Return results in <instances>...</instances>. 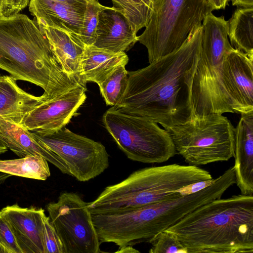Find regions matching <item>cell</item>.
I'll return each mask as SVG.
<instances>
[{
	"mask_svg": "<svg viewBox=\"0 0 253 253\" xmlns=\"http://www.w3.org/2000/svg\"><path fill=\"white\" fill-rule=\"evenodd\" d=\"M29 0H1L0 14L9 15L18 13L29 4Z\"/></svg>",
	"mask_w": 253,
	"mask_h": 253,
	"instance_id": "28",
	"label": "cell"
},
{
	"mask_svg": "<svg viewBox=\"0 0 253 253\" xmlns=\"http://www.w3.org/2000/svg\"><path fill=\"white\" fill-rule=\"evenodd\" d=\"M46 100L42 94L36 96L25 91L10 76L0 74V118L20 125L26 115Z\"/></svg>",
	"mask_w": 253,
	"mask_h": 253,
	"instance_id": "19",
	"label": "cell"
},
{
	"mask_svg": "<svg viewBox=\"0 0 253 253\" xmlns=\"http://www.w3.org/2000/svg\"><path fill=\"white\" fill-rule=\"evenodd\" d=\"M43 239L44 253H64L61 241L46 215L43 222Z\"/></svg>",
	"mask_w": 253,
	"mask_h": 253,
	"instance_id": "26",
	"label": "cell"
},
{
	"mask_svg": "<svg viewBox=\"0 0 253 253\" xmlns=\"http://www.w3.org/2000/svg\"><path fill=\"white\" fill-rule=\"evenodd\" d=\"M7 150V148L0 139V155L5 153Z\"/></svg>",
	"mask_w": 253,
	"mask_h": 253,
	"instance_id": "35",
	"label": "cell"
},
{
	"mask_svg": "<svg viewBox=\"0 0 253 253\" xmlns=\"http://www.w3.org/2000/svg\"><path fill=\"white\" fill-rule=\"evenodd\" d=\"M41 27L64 71L86 85L82 79L81 65L87 45L79 35L74 33L58 28Z\"/></svg>",
	"mask_w": 253,
	"mask_h": 253,
	"instance_id": "18",
	"label": "cell"
},
{
	"mask_svg": "<svg viewBox=\"0 0 253 253\" xmlns=\"http://www.w3.org/2000/svg\"><path fill=\"white\" fill-rule=\"evenodd\" d=\"M165 129L176 153L189 165L198 167L234 157L235 127L222 114L193 116L182 124Z\"/></svg>",
	"mask_w": 253,
	"mask_h": 253,
	"instance_id": "7",
	"label": "cell"
},
{
	"mask_svg": "<svg viewBox=\"0 0 253 253\" xmlns=\"http://www.w3.org/2000/svg\"><path fill=\"white\" fill-rule=\"evenodd\" d=\"M48 161L41 156L0 160V172L11 175L45 180L50 175Z\"/></svg>",
	"mask_w": 253,
	"mask_h": 253,
	"instance_id": "22",
	"label": "cell"
},
{
	"mask_svg": "<svg viewBox=\"0 0 253 253\" xmlns=\"http://www.w3.org/2000/svg\"><path fill=\"white\" fill-rule=\"evenodd\" d=\"M86 90V86L80 84L43 100L26 115L21 126L38 135L66 126L84 102Z\"/></svg>",
	"mask_w": 253,
	"mask_h": 253,
	"instance_id": "12",
	"label": "cell"
},
{
	"mask_svg": "<svg viewBox=\"0 0 253 253\" xmlns=\"http://www.w3.org/2000/svg\"><path fill=\"white\" fill-rule=\"evenodd\" d=\"M126 65L118 66L98 86L107 105L116 106L122 98L128 83Z\"/></svg>",
	"mask_w": 253,
	"mask_h": 253,
	"instance_id": "23",
	"label": "cell"
},
{
	"mask_svg": "<svg viewBox=\"0 0 253 253\" xmlns=\"http://www.w3.org/2000/svg\"><path fill=\"white\" fill-rule=\"evenodd\" d=\"M199 167L176 164L141 169L120 182L108 186L93 201L90 209L97 211L137 208L179 198L174 192L187 185L211 179Z\"/></svg>",
	"mask_w": 253,
	"mask_h": 253,
	"instance_id": "4",
	"label": "cell"
},
{
	"mask_svg": "<svg viewBox=\"0 0 253 253\" xmlns=\"http://www.w3.org/2000/svg\"><path fill=\"white\" fill-rule=\"evenodd\" d=\"M0 68L42 88L46 99L86 86L64 71L37 22L18 13L0 15Z\"/></svg>",
	"mask_w": 253,
	"mask_h": 253,
	"instance_id": "2",
	"label": "cell"
},
{
	"mask_svg": "<svg viewBox=\"0 0 253 253\" xmlns=\"http://www.w3.org/2000/svg\"><path fill=\"white\" fill-rule=\"evenodd\" d=\"M111 8L112 7L102 5L98 0H87L83 27L80 35L82 40L86 45H93L95 42L100 12Z\"/></svg>",
	"mask_w": 253,
	"mask_h": 253,
	"instance_id": "24",
	"label": "cell"
},
{
	"mask_svg": "<svg viewBox=\"0 0 253 253\" xmlns=\"http://www.w3.org/2000/svg\"><path fill=\"white\" fill-rule=\"evenodd\" d=\"M116 253H139V251L133 248V246L127 245L119 247V250Z\"/></svg>",
	"mask_w": 253,
	"mask_h": 253,
	"instance_id": "32",
	"label": "cell"
},
{
	"mask_svg": "<svg viewBox=\"0 0 253 253\" xmlns=\"http://www.w3.org/2000/svg\"><path fill=\"white\" fill-rule=\"evenodd\" d=\"M165 230L187 253H253V195L212 200Z\"/></svg>",
	"mask_w": 253,
	"mask_h": 253,
	"instance_id": "3",
	"label": "cell"
},
{
	"mask_svg": "<svg viewBox=\"0 0 253 253\" xmlns=\"http://www.w3.org/2000/svg\"><path fill=\"white\" fill-rule=\"evenodd\" d=\"M8 222L22 253H44L42 208H22L17 204L0 211Z\"/></svg>",
	"mask_w": 253,
	"mask_h": 253,
	"instance_id": "13",
	"label": "cell"
},
{
	"mask_svg": "<svg viewBox=\"0 0 253 253\" xmlns=\"http://www.w3.org/2000/svg\"><path fill=\"white\" fill-rule=\"evenodd\" d=\"M55 1L63 2L65 3L73 4V5H78V4H86L87 2V0H51Z\"/></svg>",
	"mask_w": 253,
	"mask_h": 253,
	"instance_id": "33",
	"label": "cell"
},
{
	"mask_svg": "<svg viewBox=\"0 0 253 253\" xmlns=\"http://www.w3.org/2000/svg\"><path fill=\"white\" fill-rule=\"evenodd\" d=\"M11 175L9 174L0 172V184L3 183Z\"/></svg>",
	"mask_w": 253,
	"mask_h": 253,
	"instance_id": "34",
	"label": "cell"
},
{
	"mask_svg": "<svg viewBox=\"0 0 253 253\" xmlns=\"http://www.w3.org/2000/svg\"><path fill=\"white\" fill-rule=\"evenodd\" d=\"M32 132L60 158L69 175L79 181L93 179L109 167V154L105 146L65 126L43 135Z\"/></svg>",
	"mask_w": 253,
	"mask_h": 253,
	"instance_id": "10",
	"label": "cell"
},
{
	"mask_svg": "<svg viewBox=\"0 0 253 253\" xmlns=\"http://www.w3.org/2000/svg\"><path fill=\"white\" fill-rule=\"evenodd\" d=\"M128 57L124 52H114L94 45H86L81 61L83 81L99 84L118 66L126 65Z\"/></svg>",
	"mask_w": 253,
	"mask_h": 253,
	"instance_id": "20",
	"label": "cell"
},
{
	"mask_svg": "<svg viewBox=\"0 0 253 253\" xmlns=\"http://www.w3.org/2000/svg\"><path fill=\"white\" fill-rule=\"evenodd\" d=\"M232 46L253 57V7L237 9L228 21Z\"/></svg>",
	"mask_w": 253,
	"mask_h": 253,
	"instance_id": "21",
	"label": "cell"
},
{
	"mask_svg": "<svg viewBox=\"0 0 253 253\" xmlns=\"http://www.w3.org/2000/svg\"><path fill=\"white\" fill-rule=\"evenodd\" d=\"M220 84L232 113L253 112V57L233 48L225 56Z\"/></svg>",
	"mask_w": 253,
	"mask_h": 253,
	"instance_id": "11",
	"label": "cell"
},
{
	"mask_svg": "<svg viewBox=\"0 0 253 253\" xmlns=\"http://www.w3.org/2000/svg\"><path fill=\"white\" fill-rule=\"evenodd\" d=\"M202 25L180 47L128 72L127 87L116 109L146 118L164 128L182 124L193 116L192 85L201 50Z\"/></svg>",
	"mask_w": 253,
	"mask_h": 253,
	"instance_id": "1",
	"label": "cell"
},
{
	"mask_svg": "<svg viewBox=\"0 0 253 253\" xmlns=\"http://www.w3.org/2000/svg\"><path fill=\"white\" fill-rule=\"evenodd\" d=\"M1 0H0V14Z\"/></svg>",
	"mask_w": 253,
	"mask_h": 253,
	"instance_id": "36",
	"label": "cell"
},
{
	"mask_svg": "<svg viewBox=\"0 0 253 253\" xmlns=\"http://www.w3.org/2000/svg\"><path fill=\"white\" fill-rule=\"evenodd\" d=\"M137 42L138 36L120 12L112 6L100 12L93 45L114 52H125Z\"/></svg>",
	"mask_w": 253,
	"mask_h": 253,
	"instance_id": "15",
	"label": "cell"
},
{
	"mask_svg": "<svg viewBox=\"0 0 253 253\" xmlns=\"http://www.w3.org/2000/svg\"><path fill=\"white\" fill-rule=\"evenodd\" d=\"M235 128L236 183L241 194L253 195V112L241 114Z\"/></svg>",
	"mask_w": 253,
	"mask_h": 253,
	"instance_id": "16",
	"label": "cell"
},
{
	"mask_svg": "<svg viewBox=\"0 0 253 253\" xmlns=\"http://www.w3.org/2000/svg\"><path fill=\"white\" fill-rule=\"evenodd\" d=\"M102 120L119 148L131 160L161 163L176 154L169 132L151 120L112 107L105 112Z\"/></svg>",
	"mask_w": 253,
	"mask_h": 253,
	"instance_id": "8",
	"label": "cell"
},
{
	"mask_svg": "<svg viewBox=\"0 0 253 253\" xmlns=\"http://www.w3.org/2000/svg\"><path fill=\"white\" fill-rule=\"evenodd\" d=\"M0 253H22L8 222L0 211Z\"/></svg>",
	"mask_w": 253,
	"mask_h": 253,
	"instance_id": "27",
	"label": "cell"
},
{
	"mask_svg": "<svg viewBox=\"0 0 253 253\" xmlns=\"http://www.w3.org/2000/svg\"><path fill=\"white\" fill-rule=\"evenodd\" d=\"M88 205L77 193L68 192L61 193L57 202L46 205L64 253L101 252Z\"/></svg>",
	"mask_w": 253,
	"mask_h": 253,
	"instance_id": "9",
	"label": "cell"
},
{
	"mask_svg": "<svg viewBox=\"0 0 253 253\" xmlns=\"http://www.w3.org/2000/svg\"><path fill=\"white\" fill-rule=\"evenodd\" d=\"M201 50L192 85L193 116L232 113L220 84L222 64L234 48L228 36V21L212 12L202 24Z\"/></svg>",
	"mask_w": 253,
	"mask_h": 253,
	"instance_id": "5",
	"label": "cell"
},
{
	"mask_svg": "<svg viewBox=\"0 0 253 253\" xmlns=\"http://www.w3.org/2000/svg\"><path fill=\"white\" fill-rule=\"evenodd\" d=\"M214 10L224 9L230 0H208Z\"/></svg>",
	"mask_w": 253,
	"mask_h": 253,
	"instance_id": "30",
	"label": "cell"
},
{
	"mask_svg": "<svg viewBox=\"0 0 253 253\" xmlns=\"http://www.w3.org/2000/svg\"><path fill=\"white\" fill-rule=\"evenodd\" d=\"M213 10L208 0H154L149 21L138 36L149 63L180 47Z\"/></svg>",
	"mask_w": 253,
	"mask_h": 253,
	"instance_id": "6",
	"label": "cell"
},
{
	"mask_svg": "<svg viewBox=\"0 0 253 253\" xmlns=\"http://www.w3.org/2000/svg\"><path fill=\"white\" fill-rule=\"evenodd\" d=\"M150 253H187L186 249L171 233L164 230L149 242Z\"/></svg>",
	"mask_w": 253,
	"mask_h": 253,
	"instance_id": "25",
	"label": "cell"
},
{
	"mask_svg": "<svg viewBox=\"0 0 253 253\" xmlns=\"http://www.w3.org/2000/svg\"><path fill=\"white\" fill-rule=\"evenodd\" d=\"M232 4L242 7H253V0H230Z\"/></svg>",
	"mask_w": 253,
	"mask_h": 253,
	"instance_id": "31",
	"label": "cell"
},
{
	"mask_svg": "<svg viewBox=\"0 0 253 253\" xmlns=\"http://www.w3.org/2000/svg\"><path fill=\"white\" fill-rule=\"evenodd\" d=\"M0 139L7 148L20 158L27 156H41L58 168L63 174L69 175L60 158L40 140L31 131L0 118Z\"/></svg>",
	"mask_w": 253,
	"mask_h": 253,
	"instance_id": "17",
	"label": "cell"
},
{
	"mask_svg": "<svg viewBox=\"0 0 253 253\" xmlns=\"http://www.w3.org/2000/svg\"><path fill=\"white\" fill-rule=\"evenodd\" d=\"M86 5H73L51 0H29V9L40 26L60 29L80 36Z\"/></svg>",
	"mask_w": 253,
	"mask_h": 253,
	"instance_id": "14",
	"label": "cell"
},
{
	"mask_svg": "<svg viewBox=\"0 0 253 253\" xmlns=\"http://www.w3.org/2000/svg\"><path fill=\"white\" fill-rule=\"evenodd\" d=\"M216 178L201 180L187 185L174 192L178 193L181 196L188 195L199 192L213 184Z\"/></svg>",
	"mask_w": 253,
	"mask_h": 253,
	"instance_id": "29",
	"label": "cell"
}]
</instances>
